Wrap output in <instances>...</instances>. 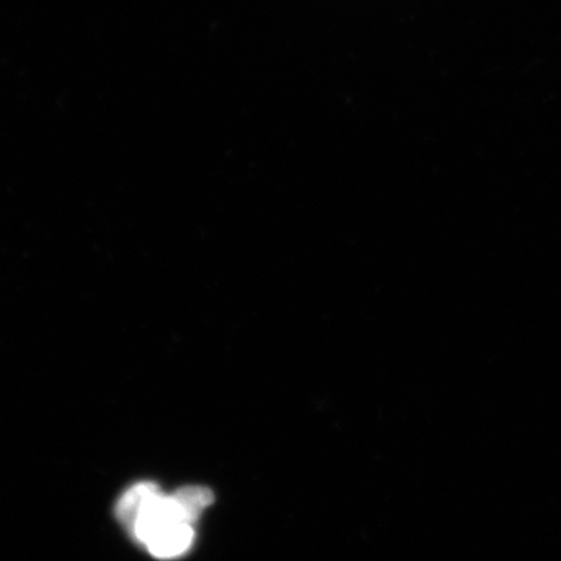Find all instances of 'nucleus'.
Masks as SVG:
<instances>
[{
	"label": "nucleus",
	"instance_id": "nucleus-1",
	"mask_svg": "<svg viewBox=\"0 0 561 561\" xmlns=\"http://www.w3.org/2000/svg\"><path fill=\"white\" fill-rule=\"evenodd\" d=\"M194 537L193 524L185 523L158 533L145 547L156 558L173 559L191 549Z\"/></svg>",
	"mask_w": 561,
	"mask_h": 561
}]
</instances>
